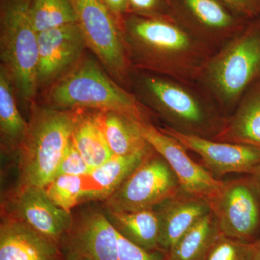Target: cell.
I'll use <instances>...</instances> for the list:
<instances>
[{
	"label": "cell",
	"mask_w": 260,
	"mask_h": 260,
	"mask_svg": "<svg viewBox=\"0 0 260 260\" xmlns=\"http://www.w3.org/2000/svg\"><path fill=\"white\" fill-rule=\"evenodd\" d=\"M121 25L133 70L197 83L214 53L169 14L143 16L129 13Z\"/></svg>",
	"instance_id": "1"
},
{
	"label": "cell",
	"mask_w": 260,
	"mask_h": 260,
	"mask_svg": "<svg viewBox=\"0 0 260 260\" xmlns=\"http://www.w3.org/2000/svg\"><path fill=\"white\" fill-rule=\"evenodd\" d=\"M138 71L132 75L135 96L167 127L212 140L223 131L226 116L198 84Z\"/></svg>",
	"instance_id": "2"
},
{
	"label": "cell",
	"mask_w": 260,
	"mask_h": 260,
	"mask_svg": "<svg viewBox=\"0 0 260 260\" xmlns=\"http://www.w3.org/2000/svg\"><path fill=\"white\" fill-rule=\"evenodd\" d=\"M260 82V16L244 28L205 64L197 84L228 117L251 85Z\"/></svg>",
	"instance_id": "3"
},
{
	"label": "cell",
	"mask_w": 260,
	"mask_h": 260,
	"mask_svg": "<svg viewBox=\"0 0 260 260\" xmlns=\"http://www.w3.org/2000/svg\"><path fill=\"white\" fill-rule=\"evenodd\" d=\"M107 73L95 59H82L53 83L48 92L49 107L64 110L109 111L139 123H151L152 112Z\"/></svg>",
	"instance_id": "4"
},
{
	"label": "cell",
	"mask_w": 260,
	"mask_h": 260,
	"mask_svg": "<svg viewBox=\"0 0 260 260\" xmlns=\"http://www.w3.org/2000/svg\"><path fill=\"white\" fill-rule=\"evenodd\" d=\"M75 110L34 105L19 145V185L45 188L73 137Z\"/></svg>",
	"instance_id": "5"
},
{
	"label": "cell",
	"mask_w": 260,
	"mask_h": 260,
	"mask_svg": "<svg viewBox=\"0 0 260 260\" xmlns=\"http://www.w3.org/2000/svg\"><path fill=\"white\" fill-rule=\"evenodd\" d=\"M29 1L2 0L0 55L1 66L19 95L32 101L39 88V44L29 13Z\"/></svg>",
	"instance_id": "6"
},
{
	"label": "cell",
	"mask_w": 260,
	"mask_h": 260,
	"mask_svg": "<svg viewBox=\"0 0 260 260\" xmlns=\"http://www.w3.org/2000/svg\"><path fill=\"white\" fill-rule=\"evenodd\" d=\"M87 47L117 83H132L133 68L126 53L121 22L113 18L104 0H70Z\"/></svg>",
	"instance_id": "7"
},
{
	"label": "cell",
	"mask_w": 260,
	"mask_h": 260,
	"mask_svg": "<svg viewBox=\"0 0 260 260\" xmlns=\"http://www.w3.org/2000/svg\"><path fill=\"white\" fill-rule=\"evenodd\" d=\"M181 189L168 162L153 149L124 182L103 201V208L115 212L154 209Z\"/></svg>",
	"instance_id": "8"
},
{
	"label": "cell",
	"mask_w": 260,
	"mask_h": 260,
	"mask_svg": "<svg viewBox=\"0 0 260 260\" xmlns=\"http://www.w3.org/2000/svg\"><path fill=\"white\" fill-rule=\"evenodd\" d=\"M165 3L172 18L214 53L250 20L220 0H165Z\"/></svg>",
	"instance_id": "9"
},
{
	"label": "cell",
	"mask_w": 260,
	"mask_h": 260,
	"mask_svg": "<svg viewBox=\"0 0 260 260\" xmlns=\"http://www.w3.org/2000/svg\"><path fill=\"white\" fill-rule=\"evenodd\" d=\"M220 232L232 239L254 242L260 237V201L249 175L224 181L208 202Z\"/></svg>",
	"instance_id": "10"
},
{
	"label": "cell",
	"mask_w": 260,
	"mask_h": 260,
	"mask_svg": "<svg viewBox=\"0 0 260 260\" xmlns=\"http://www.w3.org/2000/svg\"><path fill=\"white\" fill-rule=\"evenodd\" d=\"M59 246L64 260H118V233L104 208L88 207L73 215Z\"/></svg>",
	"instance_id": "11"
},
{
	"label": "cell",
	"mask_w": 260,
	"mask_h": 260,
	"mask_svg": "<svg viewBox=\"0 0 260 260\" xmlns=\"http://www.w3.org/2000/svg\"><path fill=\"white\" fill-rule=\"evenodd\" d=\"M140 129L145 140L168 162L181 190L208 202L220 192L224 181L195 162L188 154L187 149L177 140L151 123H140Z\"/></svg>",
	"instance_id": "12"
},
{
	"label": "cell",
	"mask_w": 260,
	"mask_h": 260,
	"mask_svg": "<svg viewBox=\"0 0 260 260\" xmlns=\"http://www.w3.org/2000/svg\"><path fill=\"white\" fill-rule=\"evenodd\" d=\"M160 129L177 140L188 150L198 154L203 167L213 176L233 173L251 175L260 168V149L252 145L184 135L167 126Z\"/></svg>",
	"instance_id": "13"
},
{
	"label": "cell",
	"mask_w": 260,
	"mask_h": 260,
	"mask_svg": "<svg viewBox=\"0 0 260 260\" xmlns=\"http://www.w3.org/2000/svg\"><path fill=\"white\" fill-rule=\"evenodd\" d=\"M38 85L55 83L81 60L87 47L77 23L38 34Z\"/></svg>",
	"instance_id": "14"
},
{
	"label": "cell",
	"mask_w": 260,
	"mask_h": 260,
	"mask_svg": "<svg viewBox=\"0 0 260 260\" xmlns=\"http://www.w3.org/2000/svg\"><path fill=\"white\" fill-rule=\"evenodd\" d=\"M8 204V216L28 224L59 244L73 225L72 212L54 204L44 187L18 186Z\"/></svg>",
	"instance_id": "15"
},
{
	"label": "cell",
	"mask_w": 260,
	"mask_h": 260,
	"mask_svg": "<svg viewBox=\"0 0 260 260\" xmlns=\"http://www.w3.org/2000/svg\"><path fill=\"white\" fill-rule=\"evenodd\" d=\"M160 226L159 246L165 254L179 239L203 217L210 213V205L203 198L183 190L154 208Z\"/></svg>",
	"instance_id": "16"
},
{
	"label": "cell",
	"mask_w": 260,
	"mask_h": 260,
	"mask_svg": "<svg viewBox=\"0 0 260 260\" xmlns=\"http://www.w3.org/2000/svg\"><path fill=\"white\" fill-rule=\"evenodd\" d=\"M0 260H64L58 242L8 216L0 226Z\"/></svg>",
	"instance_id": "17"
},
{
	"label": "cell",
	"mask_w": 260,
	"mask_h": 260,
	"mask_svg": "<svg viewBox=\"0 0 260 260\" xmlns=\"http://www.w3.org/2000/svg\"><path fill=\"white\" fill-rule=\"evenodd\" d=\"M153 151L151 145L126 155H113L86 176V190L83 201L107 199L133 171Z\"/></svg>",
	"instance_id": "18"
},
{
	"label": "cell",
	"mask_w": 260,
	"mask_h": 260,
	"mask_svg": "<svg viewBox=\"0 0 260 260\" xmlns=\"http://www.w3.org/2000/svg\"><path fill=\"white\" fill-rule=\"evenodd\" d=\"M215 140L260 149V82L246 90Z\"/></svg>",
	"instance_id": "19"
},
{
	"label": "cell",
	"mask_w": 260,
	"mask_h": 260,
	"mask_svg": "<svg viewBox=\"0 0 260 260\" xmlns=\"http://www.w3.org/2000/svg\"><path fill=\"white\" fill-rule=\"evenodd\" d=\"M93 114L113 155H130L150 146L138 121L109 111H95Z\"/></svg>",
	"instance_id": "20"
},
{
	"label": "cell",
	"mask_w": 260,
	"mask_h": 260,
	"mask_svg": "<svg viewBox=\"0 0 260 260\" xmlns=\"http://www.w3.org/2000/svg\"><path fill=\"white\" fill-rule=\"evenodd\" d=\"M104 210L110 223L121 236L145 250L160 251V226L155 210L115 212L104 208Z\"/></svg>",
	"instance_id": "21"
},
{
	"label": "cell",
	"mask_w": 260,
	"mask_h": 260,
	"mask_svg": "<svg viewBox=\"0 0 260 260\" xmlns=\"http://www.w3.org/2000/svg\"><path fill=\"white\" fill-rule=\"evenodd\" d=\"M73 143L92 169L99 167L113 156L93 112L87 109L75 110L73 130Z\"/></svg>",
	"instance_id": "22"
},
{
	"label": "cell",
	"mask_w": 260,
	"mask_h": 260,
	"mask_svg": "<svg viewBox=\"0 0 260 260\" xmlns=\"http://www.w3.org/2000/svg\"><path fill=\"white\" fill-rule=\"evenodd\" d=\"M220 234L218 222L210 212L179 239L164 254L165 260H206Z\"/></svg>",
	"instance_id": "23"
},
{
	"label": "cell",
	"mask_w": 260,
	"mask_h": 260,
	"mask_svg": "<svg viewBox=\"0 0 260 260\" xmlns=\"http://www.w3.org/2000/svg\"><path fill=\"white\" fill-rule=\"evenodd\" d=\"M14 86L3 66L0 68V133L2 146L8 150H18L28 122L19 112L14 96Z\"/></svg>",
	"instance_id": "24"
},
{
	"label": "cell",
	"mask_w": 260,
	"mask_h": 260,
	"mask_svg": "<svg viewBox=\"0 0 260 260\" xmlns=\"http://www.w3.org/2000/svg\"><path fill=\"white\" fill-rule=\"evenodd\" d=\"M29 13L38 34L77 23L70 0H30Z\"/></svg>",
	"instance_id": "25"
},
{
	"label": "cell",
	"mask_w": 260,
	"mask_h": 260,
	"mask_svg": "<svg viewBox=\"0 0 260 260\" xmlns=\"http://www.w3.org/2000/svg\"><path fill=\"white\" fill-rule=\"evenodd\" d=\"M86 176L61 175L54 178L45 187L51 201L61 209L71 212L83 201L86 190Z\"/></svg>",
	"instance_id": "26"
},
{
	"label": "cell",
	"mask_w": 260,
	"mask_h": 260,
	"mask_svg": "<svg viewBox=\"0 0 260 260\" xmlns=\"http://www.w3.org/2000/svg\"><path fill=\"white\" fill-rule=\"evenodd\" d=\"M254 243L232 239L220 232L206 260H251Z\"/></svg>",
	"instance_id": "27"
},
{
	"label": "cell",
	"mask_w": 260,
	"mask_h": 260,
	"mask_svg": "<svg viewBox=\"0 0 260 260\" xmlns=\"http://www.w3.org/2000/svg\"><path fill=\"white\" fill-rule=\"evenodd\" d=\"M93 169L87 164L79 150L73 143V137L67 148L60 164L58 167L55 177L61 175L87 176Z\"/></svg>",
	"instance_id": "28"
},
{
	"label": "cell",
	"mask_w": 260,
	"mask_h": 260,
	"mask_svg": "<svg viewBox=\"0 0 260 260\" xmlns=\"http://www.w3.org/2000/svg\"><path fill=\"white\" fill-rule=\"evenodd\" d=\"M162 254L145 250L118 233V260H165Z\"/></svg>",
	"instance_id": "29"
},
{
	"label": "cell",
	"mask_w": 260,
	"mask_h": 260,
	"mask_svg": "<svg viewBox=\"0 0 260 260\" xmlns=\"http://www.w3.org/2000/svg\"><path fill=\"white\" fill-rule=\"evenodd\" d=\"M129 13L143 16L169 14L165 0H129Z\"/></svg>",
	"instance_id": "30"
},
{
	"label": "cell",
	"mask_w": 260,
	"mask_h": 260,
	"mask_svg": "<svg viewBox=\"0 0 260 260\" xmlns=\"http://www.w3.org/2000/svg\"><path fill=\"white\" fill-rule=\"evenodd\" d=\"M248 20L260 16V0H220Z\"/></svg>",
	"instance_id": "31"
},
{
	"label": "cell",
	"mask_w": 260,
	"mask_h": 260,
	"mask_svg": "<svg viewBox=\"0 0 260 260\" xmlns=\"http://www.w3.org/2000/svg\"><path fill=\"white\" fill-rule=\"evenodd\" d=\"M104 2L109 10L116 15L129 13V0H104Z\"/></svg>",
	"instance_id": "32"
},
{
	"label": "cell",
	"mask_w": 260,
	"mask_h": 260,
	"mask_svg": "<svg viewBox=\"0 0 260 260\" xmlns=\"http://www.w3.org/2000/svg\"><path fill=\"white\" fill-rule=\"evenodd\" d=\"M249 176V177H250L253 185H254V188H255L256 193H257L260 201V168L257 171H256L254 174Z\"/></svg>",
	"instance_id": "33"
},
{
	"label": "cell",
	"mask_w": 260,
	"mask_h": 260,
	"mask_svg": "<svg viewBox=\"0 0 260 260\" xmlns=\"http://www.w3.org/2000/svg\"><path fill=\"white\" fill-rule=\"evenodd\" d=\"M251 260H260V237L254 243V251Z\"/></svg>",
	"instance_id": "34"
}]
</instances>
